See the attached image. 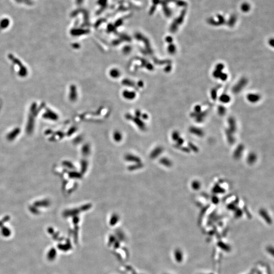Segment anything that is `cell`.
I'll return each instance as SVG.
<instances>
[{
    "label": "cell",
    "mask_w": 274,
    "mask_h": 274,
    "mask_svg": "<svg viewBox=\"0 0 274 274\" xmlns=\"http://www.w3.org/2000/svg\"><path fill=\"white\" fill-rule=\"evenodd\" d=\"M241 9L243 11L247 12L250 9V6L247 3H244L243 4H242V6H241Z\"/></svg>",
    "instance_id": "cell-1"
}]
</instances>
